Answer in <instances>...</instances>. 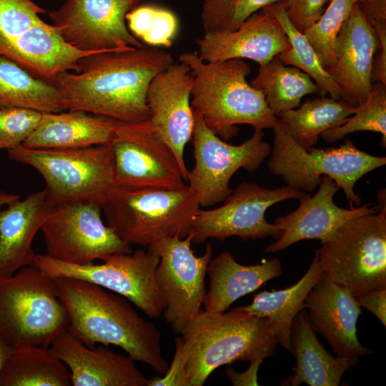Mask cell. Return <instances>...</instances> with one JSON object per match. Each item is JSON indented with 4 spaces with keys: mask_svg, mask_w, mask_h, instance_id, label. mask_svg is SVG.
Masks as SVG:
<instances>
[{
    "mask_svg": "<svg viewBox=\"0 0 386 386\" xmlns=\"http://www.w3.org/2000/svg\"><path fill=\"white\" fill-rule=\"evenodd\" d=\"M174 63L172 54L144 45L93 53L51 82L64 110H81L123 122L149 119L147 91L152 79Z\"/></svg>",
    "mask_w": 386,
    "mask_h": 386,
    "instance_id": "6da1fadb",
    "label": "cell"
},
{
    "mask_svg": "<svg viewBox=\"0 0 386 386\" xmlns=\"http://www.w3.org/2000/svg\"><path fill=\"white\" fill-rule=\"evenodd\" d=\"M55 279L69 317V329L84 344L118 346L134 361L161 375L167 372L169 365L162 355L159 330L140 317L125 297L84 280Z\"/></svg>",
    "mask_w": 386,
    "mask_h": 386,
    "instance_id": "7a4b0ae2",
    "label": "cell"
},
{
    "mask_svg": "<svg viewBox=\"0 0 386 386\" xmlns=\"http://www.w3.org/2000/svg\"><path fill=\"white\" fill-rule=\"evenodd\" d=\"M177 337L185 356L187 386H202L217 367L237 361L264 360L277 344L276 330L266 317L234 309L200 310Z\"/></svg>",
    "mask_w": 386,
    "mask_h": 386,
    "instance_id": "3957f363",
    "label": "cell"
},
{
    "mask_svg": "<svg viewBox=\"0 0 386 386\" xmlns=\"http://www.w3.org/2000/svg\"><path fill=\"white\" fill-rule=\"evenodd\" d=\"M179 61L188 65L193 75L192 109L219 137L229 140L235 137L237 124L262 130L274 127L277 117L262 93L247 82L251 68L242 59L205 61L197 52H184Z\"/></svg>",
    "mask_w": 386,
    "mask_h": 386,
    "instance_id": "277c9868",
    "label": "cell"
},
{
    "mask_svg": "<svg viewBox=\"0 0 386 386\" xmlns=\"http://www.w3.org/2000/svg\"><path fill=\"white\" fill-rule=\"evenodd\" d=\"M69 323L55 278L34 264L0 276V335L14 349L49 347Z\"/></svg>",
    "mask_w": 386,
    "mask_h": 386,
    "instance_id": "5b68a950",
    "label": "cell"
},
{
    "mask_svg": "<svg viewBox=\"0 0 386 386\" xmlns=\"http://www.w3.org/2000/svg\"><path fill=\"white\" fill-rule=\"evenodd\" d=\"M273 146L268 161L269 172L281 177L287 185L310 192L320 185L322 177H331L346 195L350 206L360 205L355 192L357 180L386 164V157L359 149L350 139L338 147L304 149L292 137L286 124L277 118Z\"/></svg>",
    "mask_w": 386,
    "mask_h": 386,
    "instance_id": "8992f818",
    "label": "cell"
},
{
    "mask_svg": "<svg viewBox=\"0 0 386 386\" xmlns=\"http://www.w3.org/2000/svg\"><path fill=\"white\" fill-rule=\"evenodd\" d=\"M9 157L33 167L44 179L54 205L89 202L102 208L116 189L114 157L110 144L74 149H33L20 145Z\"/></svg>",
    "mask_w": 386,
    "mask_h": 386,
    "instance_id": "52a82bcc",
    "label": "cell"
},
{
    "mask_svg": "<svg viewBox=\"0 0 386 386\" xmlns=\"http://www.w3.org/2000/svg\"><path fill=\"white\" fill-rule=\"evenodd\" d=\"M199 207L188 184L177 189L116 187L102 212L123 242L147 247L163 237L189 234Z\"/></svg>",
    "mask_w": 386,
    "mask_h": 386,
    "instance_id": "ba28073f",
    "label": "cell"
},
{
    "mask_svg": "<svg viewBox=\"0 0 386 386\" xmlns=\"http://www.w3.org/2000/svg\"><path fill=\"white\" fill-rule=\"evenodd\" d=\"M378 194L379 213L350 219L315 250L323 274L354 297L386 288L385 189Z\"/></svg>",
    "mask_w": 386,
    "mask_h": 386,
    "instance_id": "9c48e42d",
    "label": "cell"
},
{
    "mask_svg": "<svg viewBox=\"0 0 386 386\" xmlns=\"http://www.w3.org/2000/svg\"><path fill=\"white\" fill-rule=\"evenodd\" d=\"M147 247L107 256L100 264H72L36 254L34 264L54 278L71 277L101 286L125 297L148 317L157 318L164 310L155 277L159 257Z\"/></svg>",
    "mask_w": 386,
    "mask_h": 386,
    "instance_id": "30bf717a",
    "label": "cell"
},
{
    "mask_svg": "<svg viewBox=\"0 0 386 386\" xmlns=\"http://www.w3.org/2000/svg\"><path fill=\"white\" fill-rule=\"evenodd\" d=\"M194 112L192 135L194 167L188 170L187 182L196 193L200 207L223 202L232 192L229 187L233 174L242 168L257 170L269 155L270 145L263 140L262 129L239 145H232L213 133L201 116Z\"/></svg>",
    "mask_w": 386,
    "mask_h": 386,
    "instance_id": "8fae6325",
    "label": "cell"
},
{
    "mask_svg": "<svg viewBox=\"0 0 386 386\" xmlns=\"http://www.w3.org/2000/svg\"><path fill=\"white\" fill-rule=\"evenodd\" d=\"M114 157V183L122 189H177L187 177L172 150L150 122L117 121L109 144Z\"/></svg>",
    "mask_w": 386,
    "mask_h": 386,
    "instance_id": "7c38bea8",
    "label": "cell"
},
{
    "mask_svg": "<svg viewBox=\"0 0 386 386\" xmlns=\"http://www.w3.org/2000/svg\"><path fill=\"white\" fill-rule=\"evenodd\" d=\"M192 234L163 237L150 246L159 255L155 277L161 293L166 322L181 335L201 310L205 295L204 278L212 256L207 243L204 253L196 256L191 248Z\"/></svg>",
    "mask_w": 386,
    "mask_h": 386,
    "instance_id": "4fadbf2b",
    "label": "cell"
},
{
    "mask_svg": "<svg viewBox=\"0 0 386 386\" xmlns=\"http://www.w3.org/2000/svg\"><path fill=\"white\" fill-rule=\"evenodd\" d=\"M306 195L288 185L269 189L254 182H243L220 207L198 211L192 224V242L201 244L209 238L223 241L232 236L243 240L269 236L278 239L282 231L267 221L265 212L277 202Z\"/></svg>",
    "mask_w": 386,
    "mask_h": 386,
    "instance_id": "5bb4252c",
    "label": "cell"
},
{
    "mask_svg": "<svg viewBox=\"0 0 386 386\" xmlns=\"http://www.w3.org/2000/svg\"><path fill=\"white\" fill-rule=\"evenodd\" d=\"M102 207L89 202L54 205L41 228L46 254L56 260L85 264L114 254L132 252L102 219Z\"/></svg>",
    "mask_w": 386,
    "mask_h": 386,
    "instance_id": "9a60e30c",
    "label": "cell"
},
{
    "mask_svg": "<svg viewBox=\"0 0 386 386\" xmlns=\"http://www.w3.org/2000/svg\"><path fill=\"white\" fill-rule=\"evenodd\" d=\"M131 0H66L48 16L66 43L90 53L144 46L130 32L125 16Z\"/></svg>",
    "mask_w": 386,
    "mask_h": 386,
    "instance_id": "2e32d148",
    "label": "cell"
},
{
    "mask_svg": "<svg viewBox=\"0 0 386 386\" xmlns=\"http://www.w3.org/2000/svg\"><path fill=\"white\" fill-rule=\"evenodd\" d=\"M192 84L190 67L179 61L157 74L147 91L149 121L157 135L174 152L186 177L188 169L184 149L192 139L194 124L190 103Z\"/></svg>",
    "mask_w": 386,
    "mask_h": 386,
    "instance_id": "e0dca14e",
    "label": "cell"
},
{
    "mask_svg": "<svg viewBox=\"0 0 386 386\" xmlns=\"http://www.w3.org/2000/svg\"><path fill=\"white\" fill-rule=\"evenodd\" d=\"M378 50L376 33L357 2L337 36L334 63L325 69L340 87V102L358 107L367 99L372 86V61Z\"/></svg>",
    "mask_w": 386,
    "mask_h": 386,
    "instance_id": "ac0fdd59",
    "label": "cell"
},
{
    "mask_svg": "<svg viewBox=\"0 0 386 386\" xmlns=\"http://www.w3.org/2000/svg\"><path fill=\"white\" fill-rule=\"evenodd\" d=\"M318 191L312 197L307 194L300 199L297 209L275 219L274 224L282 231L276 242L268 245L264 252H276L305 239L325 242L350 219L377 212L380 206L365 204L350 209L337 207L333 197L340 187L330 177H322Z\"/></svg>",
    "mask_w": 386,
    "mask_h": 386,
    "instance_id": "d6986e66",
    "label": "cell"
},
{
    "mask_svg": "<svg viewBox=\"0 0 386 386\" xmlns=\"http://www.w3.org/2000/svg\"><path fill=\"white\" fill-rule=\"evenodd\" d=\"M303 308L309 310L313 330L327 341L337 357L374 352L362 347L357 340V322L362 314L361 307L347 289L323 273L306 295Z\"/></svg>",
    "mask_w": 386,
    "mask_h": 386,
    "instance_id": "ffe728a7",
    "label": "cell"
},
{
    "mask_svg": "<svg viewBox=\"0 0 386 386\" xmlns=\"http://www.w3.org/2000/svg\"><path fill=\"white\" fill-rule=\"evenodd\" d=\"M196 44L197 55L203 61L248 59L259 66L290 46L281 24L264 8L234 31L204 32Z\"/></svg>",
    "mask_w": 386,
    "mask_h": 386,
    "instance_id": "44dd1931",
    "label": "cell"
},
{
    "mask_svg": "<svg viewBox=\"0 0 386 386\" xmlns=\"http://www.w3.org/2000/svg\"><path fill=\"white\" fill-rule=\"evenodd\" d=\"M107 347H89L68 328L49 348L69 368L73 386H147L149 379L130 357Z\"/></svg>",
    "mask_w": 386,
    "mask_h": 386,
    "instance_id": "7402d4cb",
    "label": "cell"
},
{
    "mask_svg": "<svg viewBox=\"0 0 386 386\" xmlns=\"http://www.w3.org/2000/svg\"><path fill=\"white\" fill-rule=\"evenodd\" d=\"M54 207L44 189L0 209V276L34 264V239Z\"/></svg>",
    "mask_w": 386,
    "mask_h": 386,
    "instance_id": "603a6c76",
    "label": "cell"
},
{
    "mask_svg": "<svg viewBox=\"0 0 386 386\" xmlns=\"http://www.w3.org/2000/svg\"><path fill=\"white\" fill-rule=\"evenodd\" d=\"M296 360L293 374L281 382L284 386H338L344 373L357 364V356L330 355L318 341L306 309L294 318L289 350Z\"/></svg>",
    "mask_w": 386,
    "mask_h": 386,
    "instance_id": "cb8c5ba5",
    "label": "cell"
},
{
    "mask_svg": "<svg viewBox=\"0 0 386 386\" xmlns=\"http://www.w3.org/2000/svg\"><path fill=\"white\" fill-rule=\"evenodd\" d=\"M117 121L81 110L42 113L40 122L21 144L33 149H74L109 144Z\"/></svg>",
    "mask_w": 386,
    "mask_h": 386,
    "instance_id": "d4e9b609",
    "label": "cell"
},
{
    "mask_svg": "<svg viewBox=\"0 0 386 386\" xmlns=\"http://www.w3.org/2000/svg\"><path fill=\"white\" fill-rule=\"evenodd\" d=\"M91 54L66 43L52 25L41 20L19 37L5 56L51 83L62 71L77 72L79 60Z\"/></svg>",
    "mask_w": 386,
    "mask_h": 386,
    "instance_id": "484cf974",
    "label": "cell"
},
{
    "mask_svg": "<svg viewBox=\"0 0 386 386\" xmlns=\"http://www.w3.org/2000/svg\"><path fill=\"white\" fill-rule=\"evenodd\" d=\"M282 272L281 262L277 258L246 266L238 263L229 252H222L211 259L207 266L209 289L203 299L204 310L224 312L235 300Z\"/></svg>",
    "mask_w": 386,
    "mask_h": 386,
    "instance_id": "4316f807",
    "label": "cell"
},
{
    "mask_svg": "<svg viewBox=\"0 0 386 386\" xmlns=\"http://www.w3.org/2000/svg\"><path fill=\"white\" fill-rule=\"evenodd\" d=\"M322 273L315 252L307 271L297 283L284 290L262 291L254 295L250 305L234 310L267 318L276 330L277 344L289 350L294 318L304 309L306 295Z\"/></svg>",
    "mask_w": 386,
    "mask_h": 386,
    "instance_id": "83f0119b",
    "label": "cell"
},
{
    "mask_svg": "<svg viewBox=\"0 0 386 386\" xmlns=\"http://www.w3.org/2000/svg\"><path fill=\"white\" fill-rule=\"evenodd\" d=\"M71 372L49 347L14 349L0 375V386H70Z\"/></svg>",
    "mask_w": 386,
    "mask_h": 386,
    "instance_id": "f1b7e54d",
    "label": "cell"
},
{
    "mask_svg": "<svg viewBox=\"0 0 386 386\" xmlns=\"http://www.w3.org/2000/svg\"><path fill=\"white\" fill-rule=\"evenodd\" d=\"M0 106L17 107L44 112L65 111L56 88L16 61L0 55Z\"/></svg>",
    "mask_w": 386,
    "mask_h": 386,
    "instance_id": "f546056e",
    "label": "cell"
},
{
    "mask_svg": "<svg viewBox=\"0 0 386 386\" xmlns=\"http://www.w3.org/2000/svg\"><path fill=\"white\" fill-rule=\"evenodd\" d=\"M250 85L262 93L276 117L281 112L299 107L304 96L322 94L320 86L307 74L297 67L287 66L277 56L259 66Z\"/></svg>",
    "mask_w": 386,
    "mask_h": 386,
    "instance_id": "4dcf8cb0",
    "label": "cell"
},
{
    "mask_svg": "<svg viewBox=\"0 0 386 386\" xmlns=\"http://www.w3.org/2000/svg\"><path fill=\"white\" fill-rule=\"evenodd\" d=\"M357 107L321 97L307 99L297 109L281 112L277 118L287 127L292 137L305 149L312 147L325 130L342 125Z\"/></svg>",
    "mask_w": 386,
    "mask_h": 386,
    "instance_id": "1f68e13d",
    "label": "cell"
},
{
    "mask_svg": "<svg viewBox=\"0 0 386 386\" xmlns=\"http://www.w3.org/2000/svg\"><path fill=\"white\" fill-rule=\"evenodd\" d=\"M281 24L290 43V48L277 54L285 65L294 66L312 78L322 91V95L329 93L331 98L340 100V87L322 65L317 53L305 34L290 22L284 10V2L264 7Z\"/></svg>",
    "mask_w": 386,
    "mask_h": 386,
    "instance_id": "d6a6232c",
    "label": "cell"
},
{
    "mask_svg": "<svg viewBox=\"0 0 386 386\" xmlns=\"http://www.w3.org/2000/svg\"><path fill=\"white\" fill-rule=\"evenodd\" d=\"M352 117H348L340 126L323 132L320 136L327 143H332L345 135L370 131L382 134L381 145L386 147V84L377 81L372 84L367 99L357 107Z\"/></svg>",
    "mask_w": 386,
    "mask_h": 386,
    "instance_id": "836d02e7",
    "label": "cell"
},
{
    "mask_svg": "<svg viewBox=\"0 0 386 386\" xmlns=\"http://www.w3.org/2000/svg\"><path fill=\"white\" fill-rule=\"evenodd\" d=\"M357 1L331 0L320 19L303 32L325 69L334 63L337 36Z\"/></svg>",
    "mask_w": 386,
    "mask_h": 386,
    "instance_id": "e575fe53",
    "label": "cell"
},
{
    "mask_svg": "<svg viewBox=\"0 0 386 386\" xmlns=\"http://www.w3.org/2000/svg\"><path fill=\"white\" fill-rule=\"evenodd\" d=\"M125 19L133 35L152 46H171L178 30L177 19L172 11L153 6L131 9Z\"/></svg>",
    "mask_w": 386,
    "mask_h": 386,
    "instance_id": "d590c367",
    "label": "cell"
},
{
    "mask_svg": "<svg viewBox=\"0 0 386 386\" xmlns=\"http://www.w3.org/2000/svg\"><path fill=\"white\" fill-rule=\"evenodd\" d=\"M284 0H204L201 19L204 32L234 31L253 14Z\"/></svg>",
    "mask_w": 386,
    "mask_h": 386,
    "instance_id": "8d00e7d4",
    "label": "cell"
},
{
    "mask_svg": "<svg viewBox=\"0 0 386 386\" xmlns=\"http://www.w3.org/2000/svg\"><path fill=\"white\" fill-rule=\"evenodd\" d=\"M46 12L31 0H0V55L42 19Z\"/></svg>",
    "mask_w": 386,
    "mask_h": 386,
    "instance_id": "74e56055",
    "label": "cell"
},
{
    "mask_svg": "<svg viewBox=\"0 0 386 386\" xmlns=\"http://www.w3.org/2000/svg\"><path fill=\"white\" fill-rule=\"evenodd\" d=\"M42 112L24 107L0 106V151L21 145L34 132Z\"/></svg>",
    "mask_w": 386,
    "mask_h": 386,
    "instance_id": "f35d334b",
    "label": "cell"
},
{
    "mask_svg": "<svg viewBox=\"0 0 386 386\" xmlns=\"http://www.w3.org/2000/svg\"><path fill=\"white\" fill-rule=\"evenodd\" d=\"M357 4L379 41V50L372 61L371 79L386 84V0H358Z\"/></svg>",
    "mask_w": 386,
    "mask_h": 386,
    "instance_id": "ab89813d",
    "label": "cell"
},
{
    "mask_svg": "<svg viewBox=\"0 0 386 386\" xmlns=\"http://www.w3.org/2000/svg\"><path fill=\"white\" fill-rule=\"evenodd\" d=\"M331 0H284V10L293 26L300 32L315 23Z\"/></svg>",
    "mask_w": 386,
    "mask_h": 386,
    "instance_id": "60d3db41",
    "label": "cell"
},
{
    "mask_svg": "<svg viewBox=\"0 0 386 386\" xmlns=\"http://www.w3.org/2000/svg\"><path fill=\"white\" fill-rule=\"evenodd\" d=\"M175 345L174 356L167 372L162 377L149 379L147 386H187L184 375L185 356L177 337Z\"/></svg>",
    "mask_w": 386,
    "mask_h": 386,
    "instance_id": "b9f144b4",
    "label": "cell"
},
{
    "mask_svg": "<svg viewBox=\"0 0 386 386\" xmlns=\"http://www.w3.org/2000/svg\"><path fill=\"white\" fill-rule=\"evenodd\" d=\"M355 299L360 307L370 311L386 327V288L368 291Z\"/></svg>",
    "mask_w": 386,
    "mask_h": 386,
    "instance_id": "7bdbcfd3",
    "label": "cell"
},
{
    "mask_svg": "<svg viewBox=\"0 0 386 386\" xmlns=\"http://www.w3.org/2000/svg\"><path fill=\"white\" fill-rule=\"evenodd\" d=\"M263 360H257L250 362V365L246 371L238 373L231 367L225 369V374L233 385H258L257 371Z\"/></svg>",
    "mask_w": 386,
    "mask_h": 386,
    "instance_id": "ee69618b",
    "label": "cell"
},
{
    "mask_svg": "<svg viewBox=\"0 0 386 386\" xmlns=\"http://www.w3.org/2000/svg\"><path fill=\"white\" fill-rule=\"evenodd\" d=\"M14 348L0 335V375Z\"/></svg>",
    "mask_w": 386,
    "mask_h": 386,
    "instance_id": "f6af8a7d",
    "label": "cell"
},
{
    "mask_svg": "<svg viewBox=\"0 0 386 386\" xmlns=\"http://www.w3.org/2000/svg\"><path fill=\"white\" fill-rule=\"evenodd\" d=\"M19 198V196L16 194L0 190V209Z\"/></svg>",
    "mask_w": 386,
    "mask_h": 386,
    "instance_id": "bcb514c9",
    "label": "cell"
},
{
    "mask_svg": "<svg viewBox=\"0 0 386 386\" xmlns=\"http://www.w3.org/2000/svg\"><path fill=\"white\" fill-rule=\"evenodd\" d=\"M133 4H136L137 2H139L140 0H131Z\"/></svg>",
    "mask_w": 386,
    "mask_h": 386,
    "instance_id": "7dc6e473",
    "label": "cell"
}]
</instances>
